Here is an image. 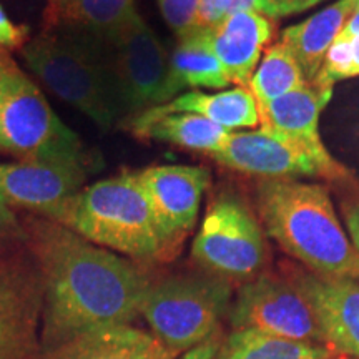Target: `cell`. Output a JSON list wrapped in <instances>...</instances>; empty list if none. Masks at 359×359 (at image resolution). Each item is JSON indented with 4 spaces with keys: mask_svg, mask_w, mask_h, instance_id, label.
Listing matches in <instances>:
<instances>
[{
    "mask_svg": "<svg viewBox=\"0 0 359 359\" xmlns=\"http://www.w3.org/2000/svg\"><path fill=\"white\" fill-rule=\"evenodd\" d=\"M349 77H354L351 40L336 39L326 53L320 74L311 85H316L320 88H333L338 80Z\"/></svg>",
    "mask_w": 359,
    "mask_h": 359,
    "instance_id": "obj_25",
    "label": "cell"
},
{
    "mask_svg": "<svg viewBox=\"0 0 359 359\" xmlns=\"http://www.w3.org/2000/svg\"><path fill=\"white\" fill-rule=\"evenodd\" d=\"M167 257H173L195 226L201 196L212 175L203 167L165 165L138 172Z\"/></svg>",
    "mask_w": 359,
    "mask_h": 359,
    "instance_id": "obj_10",
    "label": "cell"
},
{
    "mask_svg": "<svg viewBox=\"0 0 359 359\" xmlns=\"http://www.w3.org/2000/svg\"><path fill=\"white\" fill-rule=\"evenodd\" d=\"M327 346L299 343L251 330H233L219 343L215 359H333Z\"/></svg>",
    "mask_w": 359,
    "mask_h": 359,
    "instance_id": "obj_23",
    "label": "cell"
},
{
    "mask_svg": "<svg viewBox=\"0 0 359 359\" xmlns=\"http://www.w3.org/2000/svg\"><path fill=\"white\" fill-rule=\"evenodd\" d=\"M356 7L358 0H338L302 24L283 30L281 43L298 62L306 83L318 77L327 50Z\"/></svg>",
    "mask_w": 359,
    "mask_h": 359,
    "instance_id": "obj_18",
    "label": "cell"
},
{
    "mask_svg": "<svg viewBox=\"0 0 359 359\" xmlns=\"http://www.w3.org/2000/svg\"><path fill=\"white\" fill-rule=\"evenodd\" d=\"M358 4H359V0H358Z\"/></svg>",
    "mask_w": 359,
    "mask_h": 359,
    "instance_id": "obj_38",
    "label": "cell"
},
{
    "mask_svg": "<svg viewBox=\"0 0 359 359\" xmlns=\"http://www.w3.org/2000/svg\"><path fill=\"white\" fill-rule=\"evenodd\" d=\"M233 12H258L264 15V0H235Z\"/></svg>",
    "mask_w": 359,
    "mask_h": 359,
    "instance_id": "obj_34",
    "label": "cell"
},
{
    "mask_svg": "<svg viewBox=\"0 0 359 359\" xmlns=\"http://www.w3.org/2000/svg\"><path fill=\"white\" fill-rule=\"evenodd\" d=\"M15 217H13L11 208L4 203H0V238L6 235H12V233L15 231Z\"/></svg>",
    "mask_w": 359,
    "mask_h": 359,
    "instance_id": "obj_32",
    "label": "cell"
},
{
    "mask_svg": "<svg viewBox=\"0 0 359 359\" xmlns=\"http://www.w3.org/2000/svg\"><path fill=\"white\" fill-rule=\"evenodd\" d=\"M235 0H198L195 30H213L233 12Z\"/></svg>",
    "mask_w": 359,
    "mask_h": 359,
    "instance_id": "obj_27",
    "label": "cell"
},
{
    "mask_svg": "<svg viewBox=\"0 0 359 359\" xmlns=\"http://www.w3.org/2000/svg\"><path fill=\"white\" fill-rule=\"evenodd\" d=\"M306 85L298 62L281 42L268 48L262 64L253 74L248 88L253 93L257 107H266L286 93L294 92Z\"/></svg>",
    "mask_w": 359,
    "mask_h": 359,
    "instance_id": "obj_24",
    "label": "cell"
},
{
    "mask_svg": "<svg viewBox=\"0 0 359 359\" xmlns=\"http://www.w3.org/2000/svg\"><path fill=\"white\" fill-rule=\"evenodd\" d=\"M154 109L160 114L201 115L230 132L233 128H255L259 125L257 100L246 87H235L219 93L187 92Z\"/></svg>",
    "mask_w": 359,
    "mask_h": 359,
    "instance_id": "obj_21",
    "label": "cell"
},
{
    "mask_svg": "<svg viewBox=\"0 0 359 359\" xmlns=\"http://www.w3.org/2000/svg\"><path fill=\"white\" fill-rule=\"evenodd\" d=\"M210 156L223 167L269 180L294 177L327 180L325 167L306 147L286 135L266 130L230 132L223 145Z\"/></svg>",
    "mask_w": 359,
    "mask_h": 359,
    "instance_id": "obj_12",
    "label": "cell"
},
{
    "mask_svg": "<svg viewBox=\"0 0 359 359\" xmlns=\"http://www.w3.org/2000/svg\"><path fill=\"white\" fill-rule=\"evenodd\" d=\"M341 210H343L344 222L349 233V241L359 255V182L351 183L348 191L341 198Z\"/></svg>",
    "mask_w": 359,
    "mask_h": 359,
    "instance_id": "obj_28",
    "label": "cell"
},
{
    "mask_svg": "<svg viewBox=\"0 0 359 359\" xmlns=\"http://www.w3.org/2000/svg\"><path fill=\"white\" fill-rule=\"evenodd\" d=\"M52 222L138 262L168 258L137 173L125 172L82 188Z\"/></svg>",
    "mask_w": 359,
    "mask_h": 359,
    "instance_id": "obj_4",
    "label": "cell"
},
{
    "mask_svg": "<svg viewBox=\"0 0 359 359\" xmlns=\"http://www.w3.org/2000/svg\"><path fill=\"white\" fill-rule=\"evenodd\" d=\"M353 48V62H354V77L359 75V37H354L351 40Z\"/></svg>",
    "mask_w": 359,
    "mask_h": 359,
    "instance_id": "obj_35",
    "label": "cell"
},
{
    "mask_svg": "<svg viewBox=\"0 0 359 359\" xmlns=\"http://www.w3.org/2000/svg\"><path fill=\"white\" fill-rule=\"evenodd\" d=\"M222 333L213 336L212 339H208L206 343L200 344V346L190 349V351L182 354L180 359H215L217 356V351L219 348V343H222Z\"/></svg>",
    "mask_w": 359,
    "mask_h": 359,
    "instance_id": "obj_31",
    "label": "cell"
},
{
    "mask_svg": "<svg viewBox=\"0 0 359 359\" xmlns=\"http://www.w3.org/2000/svg\"><path fill=\"white\" fill-rule=\"evenodd\" d=\"M42 281L39 271L0 269V359L40 358Z\"/></svg>",
    "mask_w": 359,
    "mask_h": 359,
    "instance_id": "obj_13",
    "label": "cell"
},
{
    "mask_svg": "<svg viewBox=\"0 0 359 359\" xmlns=\"http://www.w3.org/2000/svg\"><path fill=\"white\" fill-rule=\"evenodd\" d=\"M333 97V88H320L306 83L304 87L286 93L266 107L258 109L262 130L286 135L308 148L320 160L331 182H349L353 173L334 160L323 145L318 122L327 102Z\"/></svg>",
    "mask_w": 359,
    "mask_h": 359,
    "instance_id": "obj_14",
    "label": "cell"
},
{
    "mask_svg": "<svg viewBox=\"0 0 359 359\" xmlns=\"http://www.w3.org/2000/svg\"><path fill=\"white\" fill-rule=\"evenodd\" d=\"M258 212L268 235L314 275L358 280L359 255L325 187L268 178L258 185Z\"/></svg>",
    "mask_w": 359,
    "mask_h": 359,
    "instance_id": "obj_2",
    "label": "cell"
},
{
    "mask_svg": "<svg viewBox=\"0 0 359 359\" xmlns=\"http://www.w3.org/2000/svg\"><path fill=\"white\" fill-rule=\"evenodd\" d=\"M233 303L231 283L210 275H178L151 283L142 316L151 334L182 356L222 333Z\"/></svg>",
    "mask_w": 359,
    "mask_h": 359,
    "instance_id": "obj_5",
    "label": "cell"
},
{
    "mask_svg": "<svg viewBox=\"0 0 359 359\" xmlns=\"http://www.w3.org/2000/svg\"><path fill=\"white\" fill-rule=\"evenodd\" d=\"M158 6L170 29L178 40L195 30V17L198 0H158Z\"/></svg>",
    "mask_w": 359,
    "mask_h": 359,
    "instance_id": "obj_26",
    "label": "cell"
},
{
    "mask_svg": "<svg viewBox=\"0 0 359 359\" xmlns=\"http://www.w3.org/2000/svg\"><path fill=\"white\" fill-rule=\"evenodd\" d=\"M275 37V22L258 12H233L210 30V40L228 82L246 87L253 79L259 55Z\"/></svg>",
    "mask_w": 359,
    "mask_h": 359,
    "instance_id": "obj_16",
    "label": "cell"
},
{
    "mask_svg": "<svg viewBox=\"0 0 359 359\" xmlns=\"http://www.w3.org/2000/svg\"><path fill=\"white\" fill-rule=\"evenodd\" d=\"M29 37V29L25 25H15L8 19L0 7V47L15 48L24 47Z\"/></svg>",
    "mask_w": 359,
    "mask_h": 359,
    "instance_id": "obj_29",
    "label": "cell"
},
{
    "mask_svg": "<svg viewBox=\"0 0 359 359\" xmlns=\"http://www.w3.org/2000/svg\"><path fill=\"white\" fill-rule=\"evenodd\" d=\"M103 43L123 114L173 100L170 58L140 13Z\"/></svg>",
    "mask_w": 359,
    "mask_h": 359,
    "instance_id": "obj_9",
    "label": "cell"
},
{
    "mask_svg": "<svg viewBox=\"0 0 359 359\" xmlns=\"http://www.w3.org/2000/svg\"><path fill=\"white\" fill-rule=\"evenodd\" d=\"M333 359H351V358H344V356H334Z\"/></svg>",
    "mask_w": 359,
    "mask_h": 359,
    "instance_id": "obj_37",
    "label": "cell"
},
{
    "mask_svg": "<svg viewBox=\"0 0 359 359\" xmlns=\"http://www.w3.org/2000/svg\"><path fill=\"white\" fill-rule=\"evenodd\" d=\"M29 243L42 281L40 358L92 327L142 316L151 281L137 264L47 218L30 224Z\"/></svg>",
    "mask_w": 359,
    "mask_h": 359,
    "instance_id": "obj_1",
    "label": "cell"
},
{
    "mask_svg": "<svg viewBox=\"0 0 359 359\" xmlns=\"http://www.w3.org/2000/svg\"><path fill=\"white\" fill-rule=\"evenodd\" d=\"M0 150L20 161L87 158L77 133L15 62L0 53Z\"/></svg>",
    "mask_w": 359,
    "mask_h": 359,
    "instance_id": "obj_6",
    "label": "cell"
},
{
    "mask_svg": "<svg viewBox=\"0 0 359 359\" xmlns=\"http://www.w3.org/2000/svg\"><path fill=\"white\" fill-rule=\"evenodd\" d=\"M27 67L50 92L107 130L123 115L105 43L88 34L48 29L22 47Z\"/></svg>",
    "mask_w": 359,
    "mask_h": 359,
    "instance_id": "obj_3",
    "label": "cell"
},
{
    "mask_svg": "<svg viewBox=\"0 0 359 359\" xmlns=\"http://www.w3.org/2000/svg\"><path fill=\"white\" fill-rule=\"evenodd\" d=\"M354 37H359V4L356 11L349 15V19L346 20V24L343 25V29H341V32L338 35V39L343 40H353Z\"/></svg>",
    "mask_w": 359,
    "mask_h": 359,
    "instance_id": "obj_33",
    "label": "cell"
},
{
    "mask_svg": "<svg viewBox=\"0 0 359 359\" xmlns=\"http://www.w3.org/2000/svg\"><path fill=\"white\" fill-rule=\"evenodd\" d=\"M323 2V0H280L276 4L275 8L271 12V19L275 17H285L291 15V13H298L306 11V8H311L318 4Z\"/></svg>",
    "mask_w": 359,
    "mask_h": 359,
    "instance_id": "obj_30",
    "label": "cell"
},
{
    "mask_svg": "<svg viewBox=\"0 0 359 359\" xmlns=\"http://www.w3.org/2000/svg\"><path fill=\"white\" fill-rule=\"evenodd\" d=\"M137 15L135 0H48L45 24L47 29L75 30L107 42Z\"/></svg>",
    "mask_w": 359,
    "mask_h": 359,
    "instance_id": "obj_19",
    "label": "cell"
},
{
    "mask_svg": "<svg viewBox=\"0 0 359 359\" xmlns=\"http://www.w3.org/2000/svg\"><path fill=\"white\" fill-rule=\"evenodd\" d=\"M230 85L215 55L210 30H193L180 39L170 58V92L182 88H224Z\"/></svg>",
    "mask_w": 359,
    "mask_h": 359,
    "instance_id": "obj_22",
    "label": "cell"
},
{
    "mask_svg": "<svg viewBox=\"0 0 359 359\" xmlns=\"http://www.w3.org/2000/svg\"><path fill=\"white\" fill-rule=\"evenodd\" d=\"M233 330H251L299 343L325 344L308 298L293 280L262 275L240 285L230 314Z\"/></svg>",
    "mask_w": 359,
    "mask_h": 359,
    "instance_id": "obj_8",
    "label": "cell"
},
{
    "mask_svg": "<svg viewBox=\"0 0 359 359\" xmlns=\"http://www.w3.org/2000/svg\"><path fill=\"white\" fill-rule=\"evenodd\" d=\"M135 137L143 140H158L188 148V150L213 154L230 135L212 120L196 114H160L155 109L145 110L130 125Z\"/></svg>",
    "mask_w": 359,
    "mask_h": 359,
    "instance_id": "obj_20",
    "label": "cell"
},
{
    "mask_svg": "<svg viewBox=\"0 0 359 359\" xmlns=\"http://www.w3.org/2000/svg\"><path fill=\"white\" fill-rule=\"evenodd\" d=\"M154 334L133 325H103L75 336L40 359H175Z\"/></svg>",
    "mask_w": 359,
    "mask_h": 359,
    "instance_id": "obj_17",
    "label": "cell"
},
{
    "mask_svg": "<svg viewBox=\"0 0 359 359\" xmlns=\"http://www.w3.org/2000/svg\"><path fill=\"white\" fill-rule=\"evenodd\" d=\"M87 173V158L0 163V203L53 219L62 205L82 190Z\"/></svg>",
    "mask_w": 359,
    "mask_h": 359,
    "instance_id": "obj_11",
    "label": "cell"
},
{
    "mask_svg": "<svg viewBox=\"0 0 359 359\" xmlns=\"http://www.w3.org/2000/svg\"><path fill=\"white\" fill-rule=\"evenodd\" d=\"M278 2H280V0H264V15L271 17L273 8H275Z\"/></svg>",
    "mask_w": 359,
    "mask_h": 359,
    "instance_id": "obj_36",
    "label": "cell"
},
{
    "mask_svg": "<svg viewBox=\"0 0 359 359\" xmlns=\"http://www.w3.org/2000/svg\"><path fill=\"white\" fill-rule=\"evenodd\" d=\"M191 257L210 275L248 283L263 273L268 246L262 224L245 201L222 193L210 203L191 246Z\"/></svg>",
    "mask_w": 359,
    "mask_h": 359,
    "instance_id": "obj_7",
    "label": "cell"
},
{
    "mask_svg": "<svg viewBox=\"0 0 359 359\" xmlns=\"http://www.w3.org/2000/svg\"><path fill=\"white\" fill-rule=\"evenodd\" d=\"M311 304L325 344L334 354L359 359V283L299 273L293 278Z\"/></svg>",
    "mask_w": 359,
    "mask_h": 359,
    "instance_id": "obj_15",
    "label": "cell"
}]
</instances>
